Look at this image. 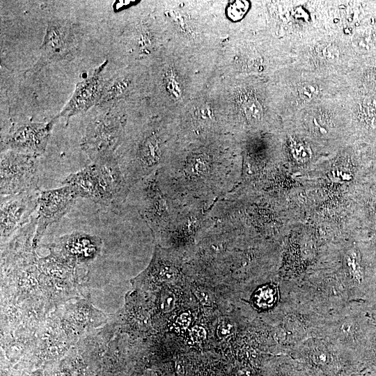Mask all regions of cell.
Masks as SVG:
<instances>
[{"instance_id": "cell-1", "label": "cell", "mask_w": 376, "mask_h": 376, "mask_svg": "<svg viewBox=\"0 0 376 376\" xmlns=\"http://www.w3.org/2000/svg\"><path fill=\"white\" fill-rule=\"evenodd\" d=\"M69 186L77 197L118 210L126 200L130 187L127 184L117 157L92 163L70 174L62 182Z\"/></svg>"}, {"instance_id": "cell-2", "label": "cell", "mask_w": 376, "mask_h": 376, "mask_svg": "<svg viewBox=\"0 0 376 376\" xmlns=\"http://www.w3.org/2000/svg\"><path fill=\"white\" fill-rule=\"evenodd\" d=\"M123 124L120 118L109 112L100 115L86 127L81 139V149L92 163L115 157L122 140Z\"/></svg>"}, {"instance_id": "cell-3", "label": "cell", "mask_w": 376, "mask_h": 376, "mask_svg": "<svg viewBox=\"0 0 376 376\" xmlns=\"http://www.w3.org/2000/svg\"><path fill=\"white\" fill-rule=\"evenodd\" d=\"M38 157L14 150L1 152V196L38 187Z\"/></svg>"}, {"instance_id": "cell-4", "label": "cell", "mask_w": 376, "mask_h": 376, "mask_svg": "<svg viewBox=\"0 0 376 376\" xmlns=\"http://www.w3.org/2000/svg\"><path fill=\"white\" fill-rule=\"evenodd\" d=\"M40 191L38 187L19 194L1 196V242L30 222L31 215L38 208Z\"/></svg>"}, {"instance_id": "cell-5", "label": "cell", "mask_w": 376, "mask_h": 376, "mask_svg": "<svg viewBox=\"0 0 376 376\" xmlns=\"http://www.w3.org/2000/svg\"><path fill=\"white\" fill-rule=\"evenodd\" d=\"M77 198L72 189L67 185L40 191L33 240V248L36 247L47 227L58 221L70 210Z\"/></svg>"}, {"instance_id": "cell-6", "label": "cell", "mask_w": 376, "mask_h": 376, "mask_svg": "<svg viewBox=\"0 0 376 376\" xmlns=\"http://www.w3.org/2000/svg\"><path fill=\"white\" fill-rule=\"evenodd\" d=\"M54 121L14 124L2 139L1 152L14 150L40 156L45 151Z\"/></svg>"}, {"instance_id": "cell-7", "label": "cell", "mask_w": 376, "mask_h": 376, "mask_svg": "<svg viewBox=\"0 0 376 376\" xmlns=\"http://www.w3.org/2000/svg\"><path fill=\"white\" fill-rule=\"evenodd\" d=\"M101 244L99 237L75 231L58 238L49 249L51 254L73 267L93 260L99 253Z\"/></svg>"}, {"instance_id": "cell-8", "label": "cell", "mask_w": 376, "mask_h": 376, "mask_svg": "<svg viewBox=\"0 0 376 376\" xmlns=\"http://www.w3.org/2000/svg\"><path fill=\"white\" fill-rule=\"evenodd\" d=\"M75 29L69 22L49 20L41 46V54L33 70H40L48 63L65 58L75 50Z\"/></svg>"}, {"instance_id": "cell-9", "label": "cell", "mask_w": 376, "mask_h": 376, "mask_svg": "<svg viewBox=\"0 0 376 376\" xmlns=\"http://www.w3.org/2000/svg\"><path fill=\"white\" fill-rule=\"evenodd\" d=\"M107 63L108 61H104L91 75L76 85L70 99L52 120L55 122L59 118L68 119L72 116L84 113L95 104H99L106 82L102 72Z\"/></svg>"}, {"instance_id": "cell-10", "label": "cell", "mask_w": 376, "mask_h": 376, "mask_svg": "<svg viewBox=\"0 0 376 376\" xmlns=\"http://www.w3.org/2000/svg\"><path fill=\"white\" fill-rule=\"evenodd\" d=\"M308 361L315 368L322 371L329 370L335 359L327 350L317 349L313 350L308 355Z\"/></svg>"}, {"instance_id": "cell-11", "label": "cell", "mask_w": 376, "mask_h": 376, "mask_svg": "<svg viewBox=\"0 0 376 376\" xmlns=\"http://www.w3.org/2000/svg\"><path fill=\"white\" fill-rule=\"evenodd\" d=\"M276 290L269 286L260 288L255 295L256 304L260 308L271 306L276 299Z\"/></svg>"}, {"instance_id": "cell-12", "label": "cell", "mask_w": 376, "mask_h": 376, "mask_svg": "<svg viewBox=\"0 0 376 376\" xmlns=\"http://www.w3.org/2000/svg\"><path fill=\"white\" fill-rule=\"evenodd\" d=\"M249 6V3L246 1H233L228 7V15L233 20L240 19L246 13Z\"/></svg>"}, {"instance_id": "cell-13", "label": "cell", "mask_w": 376, "mask_h": 376, "mask_svg": "<svg viewBox=\"0 0 376 376\" xmlns=\"http://www.w3.org/2000/svg\"><path fill=\"white\" fill-rule=\"evenodd\" d=\"M243 109L247 118L251 120H259L262 117V107L255 99H249L246 101Z\"/></svg>"}, {"instance_id": "cell-14", "label": "cell", "mask_w": 376, "mask_h": 376, "mask_svg": "<svg viewBox=\"0 0 376 376\" xmlns=\"http://www.w3.org/2000/svg\"><path fill=\"white\" fill-rule=\"evenodd\" d=\"M175 304L173 294L168 290H163L159 297V307L162 311L169 313L171 311Z\"/></svg>"}, {"instance_id": "cell-15", "label": "cell", "mask_w": 376, "mask_h": 376, "mask_svg": "<svg viewBox=\"0 0 376 376\" xmlns=\"http://www.w3.org/2000/svg\"><path fill=\"white\" fill-rule=\"evenodd\" d=\"M318 93V88L316 85L307 84L303 86L299 89V95L302 98L311 99Z\"/></svg>"}, {"instance_id": "cell-16", "label": "cell", "mask_w": 376, "mask_h": 376, "mask_svg": "<svg viewBox=\"0 0 376 376\" xmlns=\"http://www.w3.org/2000/svg\"><path fill=\"white\" fill-rule=\"evenodd\" d=\"M348 265L351 269V272L353 274L355 279L361 281L362 280V273L359 264L357 263L355 258L350 256L348 258Z\"/></svg>"}, {"instance_id": "cell-17", "label": "cell", "mask_w": 376, "mask_h": 376, "mask_svg": "<svg viewBox=\"0 0 376 376\" xmlns=\"http://www.w3.org/2000/svg\"><path fill=\"white\" fill-rule=\"evenodd\" d=\"M190 336L195 342H201L206 337V331L202 327L194 326L190 331Z\"/></svg>"}, {"instance_id": "cell-18", "label": "cell", "mask_w": 376, "mask_h": 376, "mask_svg": "<svg viewBox=\"0 0 376 376\" xmlns=\"http://www.w3.org/2000/svg\"><path fill=\"white\" fill-rule=\"evenodd\" d=\"M232 325L228 322L221 323L217 328V334L220 338H224L231 333Z\"/></svg>"}, {"instance_id": "cell-19", "label": "cell", "mask_w": 376, "mask_h": 376, "mask_svg": "<svg viewBox=\"0 0 376 376\" xmlns=\"http://www.w3.org/2000/svg\"><path fill=\"white\" fill-rule=\"evenodd\" d=\"M194 294L203 304L207 306H210L211 304L210 295L206 292L201 290H196L194 291Z\"/></svg>"}, {"instance_id": "cell-20", "label": "cell", "mask_w": 376, "mask_h": 376, "mask_svg": "<svg viewBox=\"0 0 376 376\" xmlns=\"http://www.w3.org/2000/svg\"><path fill=\"white\" fill-rule=\"evenodd\" d=\"M177 324L182 329H186L189 327L191 322V317L187 313H182L176 320Z\"/></svg>"}, {"instance_id": "cell-21", "label": "cell", "mask_w": 376, "mask_h": 376, "mask_svg": "<svg viewBox=\"0 0 376 376\" xmlns=\"http://www.w3.org/2000/svg\"><path fill=\"white\" fill-rule=\"evenodd\" d=\"M235 376H253L252 372L247 368H240L235 373Z\"/></svg>"}]
</instances>
